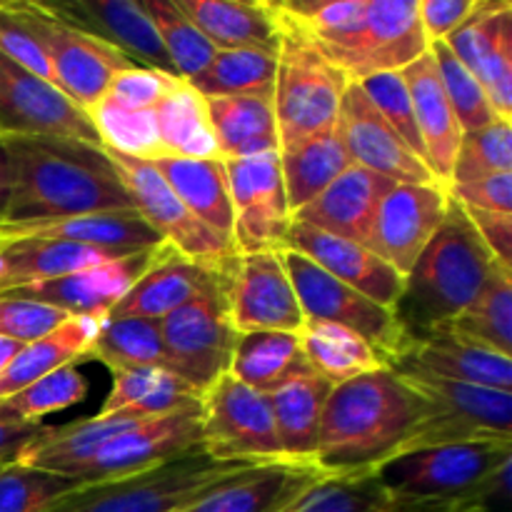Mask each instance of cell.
<instances>
[{
	"instance_id": "6da1fadb",
	"label": "cell",
	"mask_w": 512,
	"mask_h": 512,
	"mask_svg": "<svg viewBox=\"0 0 512 512\" xmlns=\"http://www.w3.org/2000/svg\"><path fill=\"white\" fill-rule=\"evenodd\" d=\"M0 140L13 168V190L3 225L133 208L103 148L60 138Z\"/></svg>"
},
{
	"instance_id": "7a4b0ae2",
	"label": "cell",
	"mask_w": 512,
	"mask_h": 512,
	"mask_svg": "<svg viewBox=\"0 0 512 512\" xmlns=\"http://www.w3.org/2000/svg\"><path fill=\"white\" fill-rule=\"evenodd\" d=\"M423 400L393 368H380L335 385L320 423L315 465L333 478L378 473L398 458Z\"/></svg>"
},
{
	"instance_id": "3957f363",
	"label": "cell",
	"mask_w": 512,
	"mask_h": 512,
	"mask_svg": "<svg viewBox=\"0 0 512 512\" xmlns=\"http://www.w3.org/2000/svg\"><path fill=\"white\" fill-rule=\"evenodd\" d=\"M493 265V253L480 240L463 205L450 198L438 233L405 275V290L393 308L395 318L410 338L443 328L480 293Z\"/></svg>"
},
{
	"instance_id": "277c9868",
	"label": "cell",
	"mask_w": 512,
	"mask_h": 512,
	"mask_svg": "<svg viewBox=\"0 0 512 512\" xmlns=\"http://www.w3.org/2000/svg\"><path fill=\"white\" fill-rule=\"evenodd\" d=\"M280 20L278 70L273 85V110L278 123L280 153L338 123L340 103L350 80L315 48L313 40L290 18Z\"/></svg>"
},
{
	"instance_id": "5b68a950",
	"label": "cell",
	"mask_w": 512,
	"mask_h": 512,
	"mask_svg": "<svg viewBox=\"0 0 512 512\" xmlns=\"http://www.w3.org/2000/svg\"><path fill=\"white\" fill-rule=\"evenodd\" d=\"M258 465L215 460L195 450L148 473L83 485L53 512H185L220 485Z\"/></svg>"
},
{
	"instance_id": "8992f818",
	"label": "cell",
	"mask_w": 512,
	"mask_h": 512,
	"mask_svg": "<svg viewBox=\"0 0 512 512\" xmlns=\"http://www.w3.org/2000/svg\"><path fill=\"white\" fill-rule=\"evenodd\" d=\"M393 370L423 400V418L400 445L398 458L440 445L512 443V393L453 383L408 365Z\"/></svg>"
},
{
	"instance_id": "52a82bcc",
	"label": "cell",
	"mask_w": 512,
	"mask_h": 512,
	"mask_svg": "<svg viewBox=\"0 0 512 512\" xmlns=\"http://www.w3.org/2000/svg\"><path fill=\"white\" fill-rule=\"evenodd\" d=\"M315 48L350 80L378 73H400L428 53L418 18V0H368L360 23L340 38Z\"/></svg>"
},
{
	"instance_id": "ba28073f",
	"label": "cell",
	"mask_w": 512,
	"mask_h": 512,
	"mask_svg": "<svg viewBox=\"0 0 512 512\" xmlns=\"http://www.w3.org/2000/svg\"><path fill=\"white\" fill-rule=\"evenodd\" d=\"M200 450L215 460L283 463L270 395L223 375L200 398ZM295 463V460H293Z\"/></svg>"
},
{
	"instance_id": "9c48e42d",
	"label": "cell",
	"mask_w": 512,
	"mask_h": 512,
	"mask_svg": "<svg viewBox=\"0 0 512 512\" xmlns=\"http://www.w3.org/2000/svg\"><path fill=\"white\" fill-rule=\"evenodd\" d=\"M280 255L305 320L335 323L353 330L383 355L388 368L405 353L410 335L393 310L348 288L295 250H280Z\"/></svg>"
},
{
	"instance_id": "30bf717a",
	"label": "cell",
	"mask_w": 512,
	"mask_h": 512,
	"mask_svg": "<svg viewBox=\"0 0 512 512\" xmlns=\"http://www.w3.org/2000/svg\"><path fill=\"white\" fill-rule=\"evenodd\" d=\"M512 443H463L418 450L378 470L385 488L400 500H453L483 493L510 463Z\"/></svg>"
},
{
	"instance_id": "8fae6325",
	"label": "cell",
	"mask_w": 512,
	"mask_h": 512,
	"mask_svg": "<svg viewBox=\"0 0 512 512\" xmlns=\"http://www.w3.org/2000/svg\"><path fill=\"white\" fill-rule=\"evenodd\" d=\"M160 340L168 370L200 395L228 375L235 333L228 310V285L215 288L160 320Z\"/></svg>"
},
{
	"instance_id": "7c38bea8",
	"label": "cell",
	"mask_w": 512,
	"mask_h": 512,
	"mask_svg": "<svg viewBox=\"0 0 512 512\" xmlns=\"http://www.w3.org/2000/svg\"><path fill=\"white\" fill-rule=\"evenodd\" d=\"M18 8L48 55L55 88L83 110H90L103 98L115 75L138 68L113 45L63 23L45 3H18Z\"/></svg>"
},
{
	"instance_id": "4fadbf2b",
	"label": "cell",
	"mask_w": 512,
	"mask_h": 512,
	"mask_svg": "<svg viewBox=\"0 0 512 512\" xmlns=\"http://www.w3.org/2000/svg\"><path fill=\"white\" fill-rule=\"evenodd\" d=\"M0 138H60L103 148L88 110L0 55Z\"/></svg>"
},
{
	"instance_id": "5bb4252c",
	"label": "cell",
	"mask_w": 512,
	"mask_h": 512,
	"mask_svg": "<svg viewBox=\"0 0 512 512\" xmlns=\"http://www.w3.org/2000/svg\"><path fill=\"white\" fill-rule=\"evenodd\" d=\"M233 200V248L238 255L283 250L293 223L280 153L225 160Z\"/></svg>"
},
{
	"instance_id": "9a60e30c",
	"label": "cell",
	"mask_w": 512,
	"mask_h": 512,
	"mask_svg": "<svg viewBox=\"0 0 512 512\" xmlns=\"http://www.w3.org/2000/svg\"><path fill=\"white\" fill-rule=\"evenodd\" d=\"M105 155L118 170L133 200V208L163 243L173 245L175 250L200 263H225L233 258V245L225 243L208 225L200 223L148 160L130 158L115 150H105Z\"/></svg>"
},
{
	"instance_id": "2e32d148",
	"label": "cell",
	"mask_w": 512,
	"mask_h": 512,
	"mask_svg": "<svg viewBox=\"0 0 512 512\" xmlns=\"http://www.w3.org/2000/svg\"><path fill=\"white\" fill-rule=\"evenodd\" d=\"M200 450V403L178 413L145 420L105 443L73 480L83 485L108 483L148 473L160 465Z\"/></svg>"
},
{
	"instance_id": "e0dca14e",
	"label": "cell",
	"mask_w": 512,
	"mask_h": 512,
	"mask_svg": "<svg viewBox=\"0 0 512 512\" xmlns=\"http://www.w3.org/2000/svg\"><path fill=\"white\" fill-rule=\"evenodd\" d=\"M228 310L235 333H300L298 295L280 250L235 255L228 273Z\"/></svg>"
},
{
	"instance_id": "ac0fdd59",
	"label": "cell",
	"mask_w": 512,
	"mask_h": 512,
	"mask_svg": "<svg viewBox=\"0 0 512 512\" xmlns=\"http://www.w3.org/2000/svg\"><path fill=\"white\" fill-rule=\"evenodd\" d=\"M233 258L225 263H200L175 250L173 245H155L143 273L138 275L133 288L120 298V303L110 310L108 318L163 320L165 315L183 308L190 300L228 285Z\"/></svg>"
},
{
	"instance_id": "d6986e66",
	"label": "cell",
	"mask_w": 512,
	"mask_h": 512,
	"mask_svg": "<svg viewBox=\"0 0 512 512\" xmlns=\"http://www.w3.org/2000/svg\"><path fill=\"white\" fill-rule=\"evenodd\" d=\"M353 165L403 185H440L428 165L403 143L358 83H350L338 113ZM445 188V185H443Z\"/></svg>"
},
{
	"instance_id": "ffe728a7",
	"label": "cell",
	"mask_w": 512,
	"mask_h": 512,
	"mask_svg": "<svg viewBox=\"0 0 512 512\" xmlns=\"http://www.w3.org/2000/svg\"><path fill=\"white\" fill-rule=\"evenodd\" d=\"M448 203L443 185H393L378 210L368 248L405 278L438 233Z\"/></svg>"
},
{
	"instance_id": "44dd1931",
	"label": "cell",
	"mask_w": 512,
	"mask_h": 512,
	"mask_svg": "<svg viewBox=\"0 0 512 512\" xmlns=\"http://www.w3.org/2000/svg\"><path fill=\"white\" fill-rule=\"evenodd\" d=\"M283 250H295V253L305 255L335 280L358 290L360 295L383 308L393 310L405 290L403 275L390 268L368 245L338 238V235H330L313 225L300 223V220L290 223Z\"/></svg>"
},
{
	"instance_id": "7402d4cb",
	"label": "cell",
	"mask_w": 512,
	"mask_h": 512,
	"mask_svg": "<svg viewBox=\"0 0 512 512\" xmlns=\"http://www.w3.org/2000/svg\"><path fill=\"white\" fill-rule=\"evenodd\" d=\"M45 5L63 23L113 45L138 68L175 75L143 0H68Z\"/></svg>"
},
{
	"instance_id": "603a6c76",
	"label": "cell",
	"mask_w": 512,
	"mask_h": 512,
	"mask_svg": "<svg viewBox=\"0 0 512 512\" xmlns=\"http://www.w3.org/2000/svg\"><path fill=\"white\" fill-rule=\"evenodd\" d=\"M333 475L313 463H268L238 475L185 512H288Z\"/></svg>"
},
{
	"instance_id": "cb8c5ba5",
	"label": "cell",
	"mask_w": 512,
	"mask_h": 512,
	"mask_svg": "<svg viewBox=\"0 0 512 512\" xmlns=\"http://www.w3.org/2000/svg\"><path fill=\"white\" fill-rule=\"evenodd\" d=\"M393 185L398 183L378 173H370L360 165H350L313 203L298 210L293 220L313 225V228L338 235V238L353 240V243L370 245L378 210Z\"/></svg>"
},
{
	"instance_id": "d4e9b609",
	"label": "cell",
	"mask_w": 512,
	"mask_h": 512,
	"mask_svg": "<svg viewBox=\"0 0 512 512\" xmlns=\"http://www.w3.org/2000/svg\"><path fill=\"white\" fill-rule=\"evenodd\" d=\"M148 258L150 250H143V253L128 255L115 263L80 270V273L65 275L58 280L20 285V288L5 290V293L53 305L68 315H110L120 298L133 288L138 275L148 265Z\"/></svg>"
},
{
	"instance_id": "484cf974",
	"label": "cell",
	"mask_w": 512,
	"mask_h": 512,
	"mask_svg": "<svg viewBox=\"0 0 512 512\" xmlns=\"http://www.w3.org/2000/svg\"><path fill=\"white\" fill-rule=\"evenodd\" d=\"M393 365H408L420 373L453 383L512 393V358L465 343L445 330H430L418 338H410L405 353Z\"/></svg>"
},
{
	"instance_id": "4316f807",
	"label": "cell",
	"mask_w": 512,
	"mask_h": 512,
	"mask_svg": "<svg viewBox=\"0 0 512 512\" xmlns=\"http://www.w3.org/2000/svg\"><path fill=\"white\" fill-rule=\"evenodd\" d=\"M400 75H403L410 100H413L415 123H418L430 173L440 185L450 188V175H453L455 155H458L460 140H463V128H460L458 115L445 95L438 65H435L430 50L408 68L400 70Z\"/></svg>"
},
{
	"instance_id": "83f0119b",
	"label": "cell",
	"mask_w": 512,
	"mask_h": 512,
	"mask_svg": "<svg viewBox=\"0 0 512 512\" xmlns=\"http://www.w3.org/2000/svg\"><path fill=\"white\" fill-rule=\"evenodd\" d=\"M65 240V243L90 245L103 250H123V253H140L153 250L163 240L150 230V225L140 218L135 208L130 210H105V213L75 215V218L45 220V223L28 225H0V240Z\"/></svg>"
},
{
	"instance_id": "f1b7e54d",
	"label": "cell",
	"mask_w": 512,
	"mask_h": 512,
	"mask_svg": "<svg viewBox=\"0 0 512 512\" xmlns=\"http://www.w3.org/2000/svg\"><path fill=\"white\" fill-rule=\"evenodd\" d=\"M128 255L135 253L90 248V245L65 243V240H0V293L20 288V285L65 278L80 270L115 263Z\"/></svg>"
},
{
	"instance_id": "f546056e",
	"label": "cell",
	"mask_w": 512,
	"mask_h": 512,
	"mask_svg": "<svg viewBox=\"0 0 512 512\" xmlns=\"http://www.w3.org/2000/svg\"><path fill=\"white\" fill-rule=\"evenodd\" d=\"M185 18L215 45V50L280 48V20L273 3L245 0H175Z\"/></svg>"
},
{
	"instance_id": "4dcf8cb0",
	"label": "cell",
	"mask_w": 512,
	"mask_h": 512,
	"mask_svg": "<svg viewBox=\"0 0 512 512\" xmlns=\"http://www.w3.org/2000/svg\"><path fill=\"white\" fill-rule=\"evenodd\" d=\"M145 420L153 418H145L133 410H120V413H98L93 418L75 420L60 428H48V433L35 440L15 463L73 478L105 443Z\"/></svg>"
},
{
	"instance_id": "1f68e13d",
	"label": "cell",
	"mask_w": 512,
	"mask_h": 512,
	"mask_svg": "<svg viewBox=\"0 0 512 512\" xmlns=\"http://www.w3.org/2000/svg\"><path fill=\"white\" fill-rule=\"evenodd\" d=\"M160 178L170 185L185 208L203 225H208L218 238L233 245V200H230L225 160L220 158H165L150 160Z\"/></svg>"
},
{
	"instance_id": "d6a6232c",
	"label": "cell",
	"mask_w": 512,
	"mask_h": 512,
	"mask_svg": "<svg viewBox=\"0 0 512 512\" xmlns=\"http://www.w3.org/2000/svg\"><path fill=\"white\" fill-rule=\"evenodd\" d=\"M105 318L108 315H70L53 333L23 345L13 363L0 375V400L20 393L35 380L45 378L65 365L83 363Z\"/></svg>"
},
{
	"instance_id": "836d02e7",
	"label": "cell",
	"mask_w": 512,
	"mask_h": 512,
	"mask_svg": "<svg viewBox=\"0 0 512 512\" xmlns=\"http://www.w3.org/2000/svg\"><path fill=\"white\" fill-rule=\"evenodd\" d=\"M330 393H333V385L308 365L295 373L288 383L280 385L275 393H270L275 428H278L280 445L288 460L315 465L320 423H323Z\"/></svg>"
},
{
	"instance_id": "e575fe53",
	"label": "cell",
	"mask_w": 512,
	"mask_h": 512,
	"mask_svg": "<svg viewBox=\"0 0 512 512\" xmlns=\"http://www.w3.org/2000/svg\"><path fill=\"white\" fill-rule=\"evenodd\" d=\"M210 128L223 160L280 153L273 98L268 95H230L205 98Z\"/></svg>"
},
{
	"instance_id": "d590c367",
	"label": "cell",
	"mask_w": 512,
	"mask_h": 512,
	"mask_svg": "<svg viewBox=\"0 0 512 512\" xmlns=\"http://www.w3.org/2000/svg\"><path fill=\"white\" fill-rule=\"evenodd\" d=\"M350 165H353V160L345 148L340 123L330 125L313 138L280 153V170H283L290 213L295 215L305 205L313 203Z\"/></svg>"
},
{
	"instance_id": "8d00e7d4",
	"label": "cell",
	"mask_w": 512,
	"mask_h": 512,
	"mask_svg": "<svg viewBox=\"0 0 512 512\" xmlns=\"http://www.w3.org/2000/svg\"><path fill=\"white\" fill-rule=\"evenodd\" d=\"M445 333L512 358V268L495 260L480 293L445 323Z\"/></svg>"
},
{
	"instance_id": "74e56055",
	"label": "cell",
	"mask_w": 512,
	"mask_h": 512,
	"mask_svg": "<svg viewBox=\"0 0 512 512\" xmlns=\"http://www.w3.org/2000/svg\"><path fill=\"white\" fill-rule=\"evenodd\" d=\"M298 338L308 368L328 380L333 388L358 378V375L388 368L383 355L368 340L343 325L305 320Z\"/></svg>"
},
{
	"instance_id": "f35d334b",
	"label": "cell",
	"mask_w": 512,
	"mask_h": 512,
	"mask_svg": "<svg viewBox=\"0 0 512 512\" xmlns=\"http://www.w3.org/2000/svg\"><path fill=\"white\" fill-rule=\"evenodd\" d=\"M110 375L113 388L100 408L103 415L133 410L145 418H160L198 405L203 398L193 385L168 368H123L110 370Z\"/></svg>"
},
{
	"instance_id": "ab89813d",
	"label": "cell",
	"mask_w": 512,
	"mask_h": 512,
	"mask_svg": "<svg viewBox=\"0 0 512 512\" xmlns=\"http://www.w3.org/2000/svg\"><path fill=\"white\" fill-rule=\"evenodd\" d=\"M153 113L165 155H178V158H220L218 143H215L213 128H210L208 105H205L203 95L188 80L180 78L168 90V95L160 100Z\"/></svg>"
},
{
	"instance_id": "60d3db41",
	"label": "cell",
	"mask_w": 512,
	"mask_h": 512,
	"mask_svg": "<svg viewBox=\"0 0 512 512\" xmlns=\"http://www.w3.org/2000/svg\"><path fill=\"white\" fill-rule=\"evenodd\" d=\"M305 365L298 333H245L238 335L228 375L270 395Z\"/></svg>"
},
{
	"instance_id": "b9f144b4",
	"label": "cell",
	"mask_w": 512,
	"mask_h": 512,
	"mask_svg": "<svg viewBox=\"0 0 512 512\" xmlns=\"http://www.w3.org/2000/svg\"><path fill=\"white\" fill-rule=\"evenodd\" d=\"M278 53L268 50H218L213 63L195 80H190L203 98H230V95H268L273 98Z\"/></svg>"
},
{
	"instance_id": "7bdbcfd3",
	"label": "cell",
	"mask_w": 512,
	"mask_h": 512,
	"mask_svg": "<svg viewBox=\"0 0 512 512\" xmlns=\"http://www.w3.org/2000/svg\"><path fill=\"white\" fill-rule=\"evenodd\" d=\"M88 358L108 365V370L168 368L160 340V320L105 318Z\"/></svg>"
},
{
	"instance_id": "ee69618b",
	"label": "cell",
	"mask_w": 512,
	"mask_h": 512,
	"mask_svg": "<svg viewBox=\"0 0 512 512\" xmlns=\"http://www.w3.org/2000/svg\"><path fill=\"white\" fill-rule=\"evenodd\" d=\"M163 48L173 63L175 75L183 80H195L215 58V45L190 23L175 0H143Z\"/></svg>"
},
{
	"instance_id": "f6af8a7d",
	"label": "cell",
	"mask_w": 512,
	"mask_h": 512,
	"mask_svg": "<svg viewBox=\"0 0 512 512\" xmlns=\"http://www.w3.org/2000/svg\"><path fill=\"white\" fill-rule=\"evenodd\" d=\"M88 398V380L75 365L55 370L20 393L0 400V420L15 423H40L45 415L60 413Z\"/></svg>"
},
{
	"instance_id": "bcb514c9",
	"label": "cell",
	"mask_w": 512,
	"mask_h": 512,
	"mask_svg": "<svg viewBox=\"0 0 512 512\" xmlns=\"http://www.w3.org/2000/svg\"><path fill=\"white\" fill-rule=\"evenodd\" d=\"M83 483L48 470L8 463L0 468V512H53Z\"/></svg>"
},
{
	"instance_id": "7dc6e473",
	"label": "cell",
	"mask_w": 512,
	"mask_h": 512,
	"mask_svg": "<svg viewBox=\"0 0 512 512\" xmlns=\"http://www.w3.org/2000/svg\"><path fill=\"white\" fill-rule=\"evenodd\" d=\"M398 500L378 473H363L325 480L288 512H393Z\"/></svg>"
},
{
	"instance_id": "c3c4849f",
	"label": "cell",
	"mask_w": 512,
	"mask_h": 512,
	"mask_svg": "<svg viewBox=\"0 0 512 512\" xmlns=\"http://www.w3.org/2000/svg\"><path fill=\"white\" fill-rule=\"evenodd\" d=\"M428 50L435 58V65H438L440 83H443L445 95H448L450 105H453L455 115H458L463 135L500 120L498 115H495L493 105H490L488 95H485L483 85H480L478 78L455 58L453 50L445 45V40L443 43H433Z\"/></svg>"
},
{
	"instance_id": "681fc988",
	"label": "cell",
	"mask_w": 512,
	"mask_h": 512,
	"mask_svg": "<svg viewBox=\"0 0 512 512\" xmlns=\"http://www.w3.org/2000/svg\"><path fill=\"white\" fill-rule=\"evenodd\" d=\"M498 173H512V128L508 120H495L485 128L463 135L450 185L470 183Z\"/></svg>"
},
{
	"instance_id": "f907efd6",
	"label": "cell",
	"mask_w": 512,
	"mask_h": 512,
	"mask_svg": "<svg viewBox=\"0 0 512 512\" xmlns=\"http://www.w3.org/2000/svg\"><path fill=\"white\" fill-rule=\"evenodd\" d=\"M360 88L363 93L373 100V105L378 108V113L383 115L390 123V128L403 138V143L428 165L425 158L423 140H420L418 123H415V110L413 100H410L408 85H405L403 75L400 73H378L370 75V78L360 80Z\"/></svg>"
},
{
	"instance_id": "816d5d0a",
	"label": "cell",
	"mask_w": 512,
	"mask_h": 512,
	"mask_svg": "<svg viewBox=\"0 0 512 512\" xmlns=\"http://www.w3.org/2000/svg\"><path fill=\"white\" fill-rule=\"evenodd\" d=\"M0 55L28 73L53 83V68H50L48 55H45L35 30L20 13L18 3H0Z\"/></svg>"
},
{
	"instance_id": "f5cc1de1",
	"label": "cell",
	"mask_w": 512,
	"mask_h": 512,
	"mask_svg": "<svg viewBox=\"0 0 512 512\" xmlns=\"http://www.w3.org/2000/svg\"><path fill=\"white\" fill-rule=\"evenodd\" d=\"M68 318V313L53 308V305L0 293V338L30 345L43 338V335L53 333Z\"/></svg>"
},
{
	"instance_id": "db71d44e",
	"label": "cell",
	"mask_w": 512,
	"mask_h": 512,
	"mask_svg": "<svg viewBox=\"0 0 512 512\" xmlns=\"http://www.w3.org/2000/svg\"><path fill=\"white\" fill-rule=\"evenodd\" d=\"M178 80V75L160 73V70L128 68L115 75L100 100L123 110H155Z\"/></svg>"
},
{
	"instance_id": "11a10c76",
	"label": "cell",
	"mask_w": 512,
	"mask_h": 512,
	"mask_svg": "<svg viewBox=\"0 0 512 512\" xmlns=\"http://www.w3.org/2000/svg\"><path fill=\"white\" fill-rule=\"evenodd\" d=\"M500 120H512V18L503 25L488 58L475 73Z\"/></svg>"
},
{
	"instance_id": "9f6ffc18",
	"label": "cell",
	"mask_w": 512,
	"mask_h": 512,
	"mask_svg": "<svg viewBox=\"0 0 512 512\" xmlns=\"http://www.w3.org/2000/svg\"><path fill=\"white\" fill-rule=\"evenodd\" d=\"M450 198L463 208L488 210V213H512V173L488 175V178L458 183L448 188Z\"/></svg>"
},
{
	"instance_id": "6f0895ef",
	"label": "cell",
	"mask_w": 512,
	"mask_h": 512,
	"mask_svg": "<svg viewBox=\"0 0 512 512\" xmlns=\"http://www.w3.org/2000/svg\"><path fill=\"white\" fill-rule=\"evenodd\" d=\"M478 3L480 0H418V18L428 48L448 40L475 13Z\"/></svg>"
},
{
	"instance_id": "680465c9",
	"label": "cell",
	"mask_w": 512,
	"mask_h": 512,
	"mask_svg": "<svg viewBox=\"0 0 512 512\" xmlns=\"http://www.w3.org/2000/svg\"><path fill=\"white\" fill-rule=\"evenodd\" d=\"M480 240L488 245L493 258L512 268V213H488V210L463 208Z\"/></svg>"
},
{
	"instance_id": "91938a15",
	"label": "cell",
	"mask_w": 512,
	"mask_h": 512,
	"mask_svg": "<svg viewBox=\"0 0 512 512\" xmlns=\"http://www.w3.org/2000/svg\"><path fill=\"white\" fill-rule=\"evenodd\" d=\"M48 433L43 423H15V420H0V468L15 463L30 445Z\"/></svg>"
},
{
	"instance_id": "94428289",
	"label": "cell",
	"mask_w": 512,
	"mask_h": 512,
	"mask_svg": "<svg viewBox=\"0 0 512 512\" xmlns=\"http://www.w3.org/2000/svg\"><path fill=\"white\" fill-rule=\"evenodd\" d=\"M10 190H13V168H10L8 150H5L3 140H0V225H3L5 213H8Z\"/></svg>"
},
{
	"instance_id": "6125c7cd",
	"label": "cell",
	"mask_w": 512,
	"mask_h": 512,
	"mask_svg": "<svg viewBox=\"0 0 512 512\" xmlns=\"http://www.w3.org/2000/svg\"><path fill=\"white\" fill-rule=\"evenodd\" d=\"M20 348H23V345L15 343V340L0 338V375H3V370L13 363L15 355L20 353Z\"/></svg>"
}]
</instances>
